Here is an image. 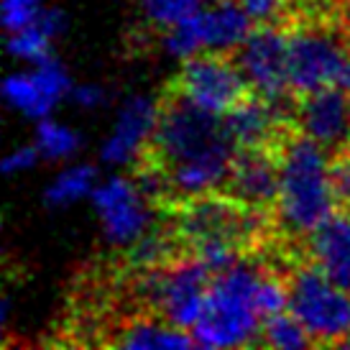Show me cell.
I'll use <instances>...</instances> for the list:
<instances>
[{
	"mask_svg": "<svg viewBox=\"0 0 350 350\" xmlns=\"http://www.w3.org/2000/svg\"><path fill=\"white\" fill-rule=\"evenodd\" d=\"M266 269L238 258L228 269L215 273L200 320L192 327L200 348H241L261 338L263 307L261 284Z\"/></svg>",
	"mask_w": 350,
	"mask_h": 350,
	"instance_id": "3",
	"label": "cell"
},
{
	"mask_svg": "<svg viewBox=\"0 0 350 350\" xmlns=\"http://www.w3.org/2000/svg\"><path fill=\"white\" fill-rule=\"evenodd\" d=\"M161 103L146 95L126 100L116 118L113 133L107 136L105 146L100 151L105 164H136L138 156L146 151L148 141L154 136L159 123Z\"/></svg>",
	"mask_w": 350,
	"mask_h": 350,
	"instance_id": "12",
	"label": "cell"
},
{
	"mask_svg": "<svg viewBox=\"0 0 350 350\" xmlns=\"http://www.w3.org/2000/svg\"><path fill=\"white\" fill-rule=\"evenodd\" d=\"M204 51H235L253 33L256 23L238 0H215L197 16Z\"/></svg>",
	"mask_w": 350,
	"mask_h": 350,
	"instance_id": "15",
	"label": "cell"
},
{
	"mask_svg": "<svg viewBox=\"0 0 350 350\" xmlns=\"http://www.w3.org/2000/svg\"><path fill=\"white\" fill-rule=\"evenodd\" d=\"M118 348L131 350H148V348H189L195 345V338L189 330H182L164 317H138V320L123 325V330L118 332L113 340Z\"/></svg>",
	"mask_w": 350,
	"mask_h": 350,
	"instance_id": "16",
	"label": "cell"
},
{
	"mask_svg": "<svg viewBox=\"0 0 350 350\" xmlns=\"http://www.w3.org/2000/svg\"><path fill=\"white\" fill-rule=\"evenodd\" d=\"M238 146L225 118L166 88L159 123L136 164L156 169L172 202L223 192Z\"/></svg>",
	"mask_w": 350,
	"mask_h": 350,
	"instance_id": "1",
	"label": "cell"
},
{
	"mask_svg": "<svg viewBox=\"0 0 350 350\" xmlns=\"http://www.w3.org/2000/svg\"><path fill=\"white\" fill-rule=\"evenodd\" d=\"M289 312L317 345H350V292L314 263H299L286 276Z\"/></svg>",
	"mask_w": 350,
	"mask_h": 350,
	"instance_id": "5",
	"label": "cell"
},
{
	"mask_svg": "<svg viewBox=\"0 0 350 350\" xmlns=\"http://www.w3.org/2000/svg\"><path fill=\"white\" fill-rule=\"evenodd\" d=\"M3 95L16 110H21L29 118H36V120L49 118V113L57 105V98L49 95V90L41 85L33 69L23 72V75H10L3 85Z\"/></svg>",
	"mask_w": 350,
	"mask_h": 350,
	"instance_id": "18",
	"label": "cell"
},
{
	"mask_svg": "<svg viewBox=\"0 0 350 350\" xmlns=\"http://www.w3.org/2000/svg\"><path fill=\"white\" fill-rule=\"evenodd\" d=\"M36 148L44 159L49 161H62L72 156L79 148V136L67 126H59L49 118H41L36 128Z\"/></svg>",
	"mask_w": 350,
	"mask_h": 350,
	"instance_id": "22",
	"label": "cell"
},
{
	"mask_svg": "<svg viewBox=\"0 0 350 350\" xmlns=\"http://www.w3.org/2000/svg\"><path fill=\"white\" fill-rule=\"evenodd\" d=\"M307 261L350 292V213H332L307 235Z\"/></svg>",
	"mask_w": 350,
	"mask_h": 350,
	"instance_id": "14",
	"label": "cell"
},
{
	"mask_svg": "<svg viewBox=\"0 0 350 350\" xmlns=\"http://www.w3.org/2000/svg\"><path fill=\"white\" fill-rule=\"evenodd\" d=\"M235 62L245 75L256 95L276 105L286 103L292 92L289 85V33L286 26H256L241 44Z\"/></svg>",
	"mask_w": 350,
	"mask_h": 350,
	"instance_id": "8",
	"label": "cell"
},
{
	"mask_svg": "<svg viewBox=\"0 0 350 350\" xmlns=\"http://www.w3.org/2000/svg\"><path fill=\"white\" fill-rule=\"evenodd\" d=\"M39 148L36 144L33 146H18L13 148L8 156H5V161H3V172L5 174H16V172H26L31 166L36 164V159H39Z\"/></svg>",
	"mask_w": 350,
	"mask_h": 350,
	"instance_id": "26",
	"label": "cell"
},
{
	"mask_svg": "<svg viewBox=\"0 0 350 350\" xmlns=\"http://www.w3.org/2000/svg\"><path fill=\"white\" fill-rule=\"evenodd\" d=\"M297 131L317 141L327 154L340 156L350 151V92L325 88L299 95L294 107Z\"/></svg>",
	"mask_w": 350,
	"mask_h": 350,
	"instance_id": "10",
	"label": "cell"
},
{
	"mask_svg": "<svg viewBox=\"0 0 350 350\" xmlns=\"http://www.w3.org/2000/svg\"><path fill=\"white\" fill-rule=\"evenodd\" d=\"M279 141L271 146L241 148L225 182V195L256 213L273 215L279 197Z\"/></svg>",
	"mask_w": 350,
	"mask_h": 350,
	"instance_id": "11",
	"label": "cell"
},
{
	"mask_svg": "<svg viewBox=\"0 0 350 350\" xmlns=\"http://www.w3.org/2000/svg\"><path fill=\"white\" fill-rule=\"evenodd\" d=\"M95 166L90 164H77L64 169L62 174L54 176V182L46 187L44 192V202L49 207H64V204H72L95 192Z\"/></svg>",
	"mask_w": 350,
	"mask_h": 350,
	"instance_id": "19",
	"label": "cell"
},
{
	"mask_svg": "<svg viewBox=\"0 0 350 350\" xmlns=\"http://www.w3.org/2000/svg\"><path fill=\"white\" fill-rule=\"evenodd\" d=\"M286 3H292V5H299L301 13L307 8H314V5H320V3H325V0H286Z\"/></svg>",
	"mask_w": 350,
	"mask_h": 350,
	"instance_id": "28",
	"label": "cell"
},
{
	"mask_svg": "<svg viewBox=\"0 0 350 350\" xmlns=\"http://www.w3.org/2000/svg\"><path fill=\"white\" fill-rule=\"evenodd\" d=\"M340 3H342V5H345V10H348V13H350V0H340Z\"/></svg>",
	"mask_w": 350,
	"mask_h": 350,
	"instance_id": "29",
	"label": "cell"
},
{
	"mask_svg": "<svg viewBox=\"0 0 350 350\" xmlns=\"http://www.w3.org/2000/svg\"><path fill=\"white\" fill-rule=\"evenodd\" d=\"M256 26H286V0H238Z\"/></svg>",
	"mask_w": 350,
	"mask_h": 350,
	"instance_id": "23",
	"label": "cell"
},
{
	"mask_svg": "<svg viewBox=\"0 0 350 350\" xmlns=\"http://www.w3.org/2000/svg\"><path fill=\"white\" fill-rule=\"evenodd\" d=\"M289 33V85L292 92L310 95L325 88H338L350 59V39L335 23L317 16H299L286 26Z\"/></svg>",
	"mask_w": 350,
	"mask_h": 350,
	"instance_id": "4",
	"label": "cell"
},
{
	"mask_svg": "<svg viewBox=\"0 0 350 350\" xmlns=\"http://www.w3.org/2000/svg\"><path fill=\"white\" fill-rule=\"evenodd\" d=\"M64 29V13L57 8H44L39 18L31 21L29 26L18 31H10L8 51L23 62H41L51 57V41L57 39Z\"/></svg>",
	"mask_w": 350,
	"mask_h": 350,
	"instance_id": "17",
	"label": "cell"
},
{
	"mask_svg": "<svg viewBox=\"0 0 350 350\" xmlns=\"http://www.w3.org/2000/svg\"><path fill=\"white\" fill-rule=\"evenodd\" d=\"M69 95L82 107H98L107 100V92L100 85H77V88H72Z\"/></svg>",
	"mask_w": 350,
	"mask_h": 350,
	"instance_id": "27",
	"label": "cell"
},
{
	"mask_svg": "<svg viewBox=\"0 0 350 350\" xmlns=\"http://www.w3.org/2000/svg\"><path fill=\"white\" fill-rule=\"evenodd\" d=\"M92 204L107 243L131 248L151 230V200L144 195L136 179L110 176L95 187Z\"/></svg>",
	"mask_w": 350,
	"mask_h": 350,
	"instance_id": "9",
	"label": "cell"
},
{
	"mask_svg": "<svg viewBox=\"0 0 350 350\" xmlns=\"http://www.w3.org/2000/svg\"><path fill=\"white\" fill-rule=\"evenodd\" d=\"M215 273L217 271L197 256H179L174 261L148 269L141 282V292L156 307L159 317L182 330H192L200 320Z\"/></svg>",
	"mask_w": 350,
	"mask_h": 350,
	"instance_id": "6",
	"label": "cell"
},
{
	"mask_svg": "<svg viewBox=\"0 0 350 350\" xmlns=\"http://www.w3.org/2000/svg\"><path fill=\"white\" fill-rule=\"evenodd\" d=\"M204 8H207V0H141L144 18L161 31H169L195 18Z\"/></svg>",
	"mask_w": 350,
	"mask_h": 350,
	"instance_id": "21",
	"label": "cell"
},
{
	"mask_svg": "<svg viewBox=\"0 0 350 350\" xmlns=\"http://www.w3.org/2000/svg\"><path fill=\"white\" fill-rule=\"evenodd\" d=\"M225 126L228 133L235 141L238 151L241 148H258L271 146L289 131L286 128V116L284 107L261 98V95H248L243 103L225 113Z\"/></svg>",
	"mask_w": 350,
	"mask_h": 350,
	"instance_id": "13",
	"label": "cell"
},
{
	"mask_svg": "<svg viewBox=\"0 0 350 350\" xmlns=\"http://www.w3.org/2000/svg\"><path fill=\"white\" fill-rule=\"evenodd\" d=\"M258 340L263 345H269V348H279V350H297V348H304V345H312L310 332L304 330V325L289 312V307L263 320L261 338Z\"/></svg>",
	"mask_w": 350,
	"mask_h": 350,
	"instance_id": "20",
	"label": "cell"
},
{
	"mask_svg": "<svg viewBox=\"0 0 350 350\" xmlns=\"http://www.w3.org/2000/svg\"><path fill=\"white\" fill-rule=\"evenodd\" d=\"M332 185H335L338 204L350 213V151L335 156V161H332Z\"/></svg>",
	"mask_w": 350,
	"mask_h": 350,
	"instance_id": "25",
	"label": "cell"
},
{
	"mask_svg": "<svg viewBox=\"0 0 350 350\" xmlns=\"http://www.w3.org/2000/svg\"><path fill=\"white\" fill-rule=\"evenodd\" d=\"M169 90L217 116L230 113L238 103L253 95L238 62L225 57L223 51H200L195 57L185 59Z\"/></svg>",
	"mask_w": 350,
	"mask_h": 350,
	"instance_id": "7",
	"label": "cell"
},
{
	"mask_svg": "<svg viewBox=\"0 0 350 350\" xmlns=\"http://www.w3.org/2000/svg\"><path fill=\"white\" fill-rule=\"evenodd\" d=\"M44 0H3V26L5 31H18L39 18Z\"/></svg>",
	"mask_w": 350,
	"mask_h": 350,
	"instance_id": "24",
	"label": "cell"
},
{
	"mask_svg": "<svg viewBox=\"0 0 350 350\" xmlns=\"http://www.w3.org/2000/svg\"><path fill=\"white\" fill-rule=\"evenodd\" d=\"M338 207L327 151L289 128L279 141V197L273 225L286 238H307Z\"/></svg>",
	"mask_w": 350,
	"mask_h": 350,
	"instance_id": "2",
	"label": "cell"
}]
</instances>
